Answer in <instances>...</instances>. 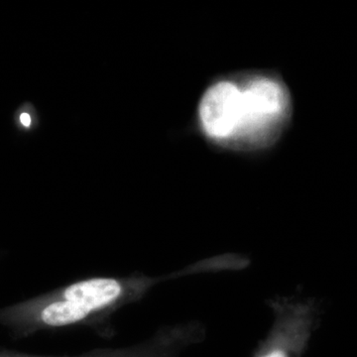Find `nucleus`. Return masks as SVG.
<instances>
[{"instance_id":"nucleus-1","label":"nucleus","mask_w":357,"mask_h":357,"mask_svg":"<svg viewBox=\"0 0 357 357\" xmlns=\"http://www.w3.org/2000/svg\"><path fill=\"white\" fill-rule=\"evenodd\" d=\"M275 321L252 357H303L318 323L314 300L277 298L270 301Z\"/></svg>"},{"instance_id":"nucleus-2","label":"nucleus","mask_w":357,"mask_h":357,"mask_svg":"<svg viewBox=\"0 0 357 357\" xmlns=\"http://www.w3.org/2000/svg\"><path fill=\"white\" fill-rule=\"evenodd\" d=\"M241 96L239 89L227 82L218 83L206 91L199 105V117L208 135L227 137L238 129Z\"/></svg>"},{"instance_id":"nucleus-3","label":"nucleus","mask_w":357,"mask_h":357,"mask_svg":"<svg viewBox=\"0 0 357 357\" xmlns=\"http://www.w3.org/2000/svg\"><path fill=\"white\" fill-rule=\"evenodd\" d=\"M241 93V119L238 128L260 126L283 109V91L271 79H258Z\"/></svg>"},{"instance_id":"nucleus-4","label":"nucleus","mask_w":357,"mask_h":357,"mask_svg":"<svg viewBox=\"0 0 357 357\" xmlns=\"http://www.w3.org/2000/svg\"><path fill=\"white\" fill-rule=\"evenodd\" d=\"M122 294L121 282L112 278H93L72 284L61 299L68 301L84 317L109 306Z\"/></svg>"},{"instance_id":"nucleus-5","label":"nucleus","mask_w":357,"mask_h":357,"mask_svg":"<svg viewBox=\"0 0 357 357\" xmlns=\"http://www.w3.org/2000/svg\"><path fill=\"white\" fill-rule=\"evenodd\" d=\"M20 121L21 123V126H24V128H28L31 126L32 123V119L31 116H30V114H28V112H22L20 115Z\"/></svg>"}]
</instances>
